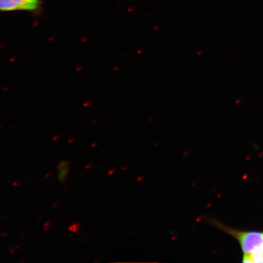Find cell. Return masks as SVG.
<instances>
[{
	"mask_svg": "<svg viewBox=\"0 0 263 263\" xmlns=\"http://www.w3.org/2000/svg\"><path fill=\"white\" fill-rule=\"evenodd\" d=\"M243 262H254L251 254H244L242 259Z\"/></svg>",
	"mask_w": 263,
	"mask_h": 263,
	"instance_id": "obj_6",
	"label": "cell"
},
{
	"mask_svg": "<svg viewBox=\"0 0 263 263\" xmlns=\"http://www.w3.org/2000/svg\"><path fill=\"white\" fill-rule=\"evenodd\" d=\"M80 224L79 223H74L73 224H72L68 228V230H70V231L73 232V233H77L80 230Z\"/></svg>",
	"mask_w": 263,
	"mask_h": 263,
	"instance_id": "obj_5",
	"label": "cell"
},
{
	"mask_svg": "<svg viewBox=\"0 0 263 263\" xmlns=\"http://www.w3.org/2000/svg\"><path fill=\"white\" fill-rule=\"evenodd\" d=\"M58 168L59 170V180L60 182L64 183L67 180L69 170H70V163L68 161H62L59 163Z\"/></svg>",
	"mask_w": 263,
	"mask_h": 263,
	"instance_id": "obj_3",
	"label": "cell"
},
{
	"mask_svg": "<svg viewBox=\"0 0 263 263\" xmlns=\"http://www.w3.org/2000/svg\"><path fill=\"white\" fill-rule=\"evenodd\" d=\"M211 223L237 239L244 254H251L256 250L260 249L263 245V233L240 231L223 225L215 219L212 220Z\"/></svg>",
	"mask_w": 263,
	"mask_h": 263,
	"instance_id": "obj_1",
	"label": "cell"
},
{
	"mask_svg": "<svg viewBox=\"0 0 263 263\" xmlns=\"http://www.w3.org/2000/svg\"><path fill=\"white\" fill-rule=\"evenodd\" d=\"M251 255L252 256V258L254 262L263 263V254L261 251L260 249L256 250V251L252 253Z\"/></svg>",
	"mask_w": 263,
	"mask_h": 263,
	"instance_id": "obj_4",
	"label": "cell"
},
{
	"mask_svg": "<svg viewBox=\"0 0 263 263\" xmlns=\"http://www.w3.org/2000/svg\"><path fill=\"white\" fill-rule=\"evenodd\" d=\"M43 0H0V12H28L31 14H40Z\"/></svg>",
	"mask_w": 263,
	"mask_h": 263,
	"instance_id": "obj_2",
	"label": "cell"
},
{
	"mask_svg": "<svg viewBox=\"0 0 263 263\" xmlns=\"http://www.w3.org/2000/svg\"><path fill=\"white\" fill-rule=\"evenodd\" d=\"M260 250H261V252L262 253V254H263V245L261 247V248H260Z\"/></svg>",
	"mask_w": 263,
	"mask_h": 263,
	"instance_id": "obj_7",
	"label": "cell"
}]
</instances>
